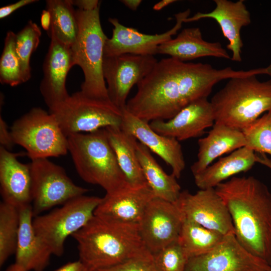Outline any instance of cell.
<instances>
[{
	"instance_id": "cell-30",
	"label": "cell",
	"mask_w": 271,
	"mask_h": 271,
	"mask_svg": "<svg viewBox=\"0 0 271 271\" xmlns=\"http://www.w3.org/2000/svg\"><path fill=\"white\" fill-rule=\"evenodd\" d=\"M20 228V211L16 207L0 204V266L16 252Z\"/></svg>"
},
{
	"instance_id": "cell-18",
	"label": "cell",
	"mask_w": 271,
	"mask_h": 271,
	"mask_svg": "<svg viewBox=\"0 0 271 271\" xmlns=\"http://www.w3.org/2000/svg\"><path fill=\"white\" fill-rule=\"evenodd\" d=\"M122 111L120 128L161 158L171 167L172 174L177 179L180 178L185 168V161L179 141L157 133L150 123L134 116L125 108Z\"/></svg>"
},
{
	"instance_id": "cell-39",
	"label": "cell",
	"mask_w": 271,
	"mask_h": 271,
	"mask_svg": "<svg viewBox=\"0 0 271 271\" xmlns=\"http://www.w3.org/2000/svg\"><path fill=\"white\" fill-rule=\"evenodd\" d=\"M55 271H88L86 266L79 260L68 262Z\"/></svg>"
},
{
	"instance_id": "cell-20",
	"label": "cell",
	"mask_w": 271,
	"mask_h": 271,
	"mask_svg": "<svg viewBox=\"0 0 271 271\" xmlns=\"http://www.w3.org/2000/svg\"><path fill=\"white\" fill-rule=\"evenodd\" d=\"M215 8L209 13L198 12L188 17L184 23L210 18L220 26L223 35L229 42L227 48L232 53L231 59L235 62L242 61L241 49L243 44L240 32L242 27L251 23L250 14L243 0L232 2L229 0H214Z\"/></svg>"
},
{
	"instance_id": "cell-40",
	"label": "cell",
	"mask_w": 271,
	"mask_h": 271,
	"mask_svg": "<svg viewBox=\"0 0 271 271\" xmlns=\"http://www.w3.org/2000/svg\"><path fill=\"white\" fill-rule=\"evenodd\" d=\"M40 21L43 29L48 32L51 27V16L50 13L47 9L42 11Z\"/></svg>"
},
{
	"instance_id": "cell-10",
	"label": "cell",
	"mask_w": 271,
	"mask_h": 271,
	"mask_svg": "<svg viewBox=\"0 0 271 271\" xmlns=\"http://www.w3.org/2000/svg\"><path fill=\"white\" fill-rule=\"evenodd\" d=\"M30 165L34 217L88 191L75 184L63 167L48 158L32 160Z\"/></svg>"
},
{
	"instance_id": "cell-33",
	"label": "cell",
	"mask_w": 271,
	"mask_h": 271,
	"mask_svg": "<svg viewBox=\"0 0 271 271\" xmlns=\"http://www.w3.org/2000/svg\"><path fill=\"white\" fill-rule=\"evenodd\" d=\"M246 147L260 154L271 156V110L242 130Z\"/></svg>"
},
{
	"instance_id": "cell-32",
	"label": "cell",
	"mask_w": 271,
	"mask_h": 271,
	"mask_svg": "<svg viewBox=\"0 0 271 271\" xmlns=\"http://www.w3.org/2000/svg\"><path fill=\"white\" fill-rule=\"evenodd\" d=\"M16 35L7 32L0 59V82L16 86L24 83L20 62L16 51Z\"/></svg>"
},
{
	"instance_id": "cell-24",
	"label": "cell",
	"mask_w": 271,
	"mask_h": 271,
	"mask_svg": "<svg viewBox=\"0 0 271 271\" xmlns=\"http://www.w3.org/2000/svg\"><path fill=\"white\" fill-rule=\"evenodd\" d=\"M197 160L191 166L195 175L211 165L221 156L246 146L242 131L215 123L207 136L198 141Z\"/></svg>"
},
{
	"instance_id": "cell-14",
	"label": "cell",
	"mask_w": 271,
	"mask_h": 271,
	"mask_svg": "<svg viewBox=\"0 0 271 271\" xmlns=\"http://www.w3.org/2000/svg\"><path fill=\"white\" fill-rule=\"evenodd\" d=\"M186 271H271V266L250 253L234 234H230L210 252L189 258Z\"/></svg>"
},
{
	"instance_id": "cell-11",
	"label": "cell",
	"mask_w": 271,
	"mask_h": 271,
	"mask_svg": "<svg viewBox=\"0 0 271 271\" xmlns=\"http://www.w3.org/2000/svg\"><path fill=\"white\" fill-rule=\"evenodd\" d=\"M157 62L152 55L104 56L103 74L110 101L121 110L124 109L131 88L151 72Z\"/></svg>"
},
{
	"instance_id": "cell-5",
	"label": "cell",
	"mask_w": 271,
	"mask_h": 271,
	"mask_svg": "<svg viewBox=\"0 0 271 271\" xmlns=\"http://www.w3.org/2000/svg\"><path fill=\"white\" fill-rule=\"evenodd\" d=\"M68 149L80 177L111 193L129 186L104 128L67 137Z\"/></svg>"
},
{
	"instance_id": "cell-12",
	"label": "cell",
	"mask_w": 271,
	"mask_h": 271,
	"mask_svg": "<svg viewBox=\"0 0 271 271\" xmlns=\"http://www.w3.org/2000/svg\"><path fill=\"white\" fill-rule=\"evenodd\" d=\"M184 219L216 231L223 235L234 234L227 207L215 188L200 189L195 194L181 191L175 202Z\"/></svg>"
},
{
	"instance_id": "cell-34",
	"label": "cell",
	"mask_w": 271,
	"mask_h": 271,
	"mask_svg": "<svg viewBox=\"0 0 271 271\" xmlns=\"http://www.w3.org/2000/svg\"><path fill=\"white\" fill-rule=\"evenodd\" d=\"M158 271H186L188 260L178 239L153 254Z\"/></svg>"
},
{
	"instance_id": "cell-9",
	"label": "cell",
	"mask_w": 271,
	"mask_h": 271,
	"mask_svg": "<svg viewBox=\"0 0 271 271\" xmlns=\"http://www.w3.org/2000/svg\"><path fill=\"white\" fill-rule=\"evenodd\" d=\"M65 135L91 132L108 126L120 127L122 111L109 100L89 97L81 91L49 109Z\"/></svg>"
},
{
	"instance_id": "cell-16",
	"label": "cell",
	"mask_w": 271,
	"mask_h": 271,
	"mask_svg": "<svg viewBox=\"0 0 271 271\" xmlns=\"http://www.w3.org/2000/svg\"><path fill=\"white\" fill-rule=\"evenodd\" d=\"M51 42L43 65L40 91L49 109L69 96L66 82L68 73L75 65L71 47L50 36Z\"/></svg>"
},
{
	"instance_id": "cell-17",
	"label": "cell",
	"mask_w": 271,
	"mask_h": 271,
	"mask_svg": "<svg viewBox=\"0 0 271 271\" xmlns=\"http://www.w3.org/2000/svg\"><path fill=\"white\" fill-rule=\"evenodd\" d=\"M214 123L210 101L201 98L189 104L170 119L154 120L150 125L157 133L181 141L202 136Z\"/></svg>"
},
{
	"instance_id": "cell-2",
	"label": "cell",
	"mask_w": 271,
	"mask_h": 271,
	"mask_svg": "<svg viewBox=\"0 0 271 271\" xmlns=\"http://www.w3.org/2000/svg\"><path fill=\"white\" fill-rule=\"evenodd\" d=\"M215 190L226 204L240 244L271 266V192L253 176L233 177Z\"/></svg>"
},
{
	"instance_id": "cell-8",
	"label": "cell",
	"mask_w": 271,
	"mask_h": 271,
	"mask_svg": "<svg viewBox=\"0 0 271 271\" xmlns=\"http://www.w3.org/2000/svg\"><path fill=\"white\" fill-rule=\"evenodd\" d=\"M10 130L15 144L24 148L31 160L68 152L67 137L56 118L41 108L34 107L16 120Z\"/></svg>"
},
{
	"instance_id": "cell-42",
	"label": "cell",
	"mask_w": 271,
	"mask_h": 271,
	"mask_svg": "<svg viewBox=\"0 0 271 271\" xmlns=\"http://www.w3.org/2000/svg\"><path fill=\"white\" fill-rule=\"evenodd\" d=\"M256 162L271 169V160L268 159L264 154H260V156H257Z\"/></svg>"
},
{
	"instance_id": "cell-25",
	"label": "cell",
	"mask_w": 271,
	"mask_h": 271,
	"mask_svg": "<svg viewBox=\"0 0 271 271\" xmlns=\"http://www.w3.org/2000/svg\"><path fill=\"white\" fill-rule=\"evenodd\" d=\"M256 162L254 152L246 146L242 147L194 175L195 184L200 189L215 188L226 179L249 170Z\"/></svg>"
},
{
	"instance_id": "cell-1",
	"label": "cell",
	"mask_w": 271,
	"mask_h": 271,
	"mask_svg": "<svg viewBox=\"0 0 271 271\" xmlns=\"http://www.w3.org/2000/svg\"><path fill=\"white\" fill-rule=\"evenodd\" d=\"M262 73L260 68L218 69L207 63L164 58L137 84V93L127 100L125 109L149 123L169 120L193 101L207 98L214 86L222 80Z\"/></svg>"
},
{
	"instance_id": "cell-43",
	"label": "cell",
	"mask_w": 271,
	"mask_h": 271,
	"mask_svg": "<svg viewBox=\"0 0 271 271\" xmlns=\"http://www.w3.org/2000/svg\"><path fill=\"white\" fill-rule=\"evenodd\" d=\"M175 2L176 1L175 0H162L156 4L153 7V9L155 11H160Z\"/></svg>"
},
{
	"instance_id": "cell-36",
	"label": "cell",
	"mask_w": 271,
	"mask_h": 271,
	"mask_svg": "<svg viewBox=\"0 0 271 271\" xmlns=\"http://www.w3.org/2000/svg\"><path fill=\"white\" fill-rule=\"evenodd\" d=\"M0 144L1 146L10 151L15 145L11 130L2 115L0 116Z\"/></svg>"
},
{
	"instance_id": "cell-4",
	"label": "cell",
	"mask_w": 271,
	"mask_h": 271,
	"mask_svg": "<svg viewBox=\"0 0 271 271\" xmlns=\"http://www.w3.org/2000/svg\"><path fill=\"white\" fill-rule=\"evenodd\" d=\"M252 75L229 79L212 97L215 123L242 131L271 110V80L260 81Z\"/></svg>"
},
{
	"instance_id": "cell-44",
	"label": "cell",
	"mask_w": 271,
	"mask_h": 271,
	"mask_svg": "<svg viewBox=\"0 0 271 271\" xmlns=\"http://www.w3.org/2000/svg\"><path fill=\"white\" fill-rule=\"evenodd\" d=\"M5 271H27L25 267L21 264L15 262L9 265Z\"/></svg>"
},
{
	"instance_id": "cell-15",
	"label": "cell",
	"mask_w": 271,
	"mask_h": 271,
	"mask_svg": "<svg viewBox=\"0 0 271 271\" xmlns=\"http://www.w3.org/2000/svg\"><path fill=\"white\" fill-rule=\"evenodd\" d=\"M190 10L175 15L176 22L170 30L160 34H146L138 30L122 25L116 18H109L113 26L112 35L106 40L104 56H114L125 54L152 55L157 54L160 45L172 39L181 28L185 19L189 17Z\"/></svg>"
},
{
	"instance_id": "cell-21",
	"label": "cell",
	"mask_w": 271,
	"mask_h": 271,
	"mask_svg": "<svg viewBox=\"0 0 271 271\" xmlns=\"http://www.w3.org/2000/svg\"><path fill=\"white\" fill-rule=\"evenodd\" d=\"M23 153H12L0 147V191L3 201L19 209L31 204L30 165L20 162Z\"/></svg>"
},
{
	"instance_id": "cell-3",
	"label": "cell",
	"mask_w": 271,
	"mask_h": 271,
	"mask_svg": "<svg viewBox=\"0 0 271 271\" xmlns=\"http://www.w3.org/2000/svg\"><path fill=\"white\" fill-rule=\"evenodd\" d=\"M79 260L88 271L109 267L134 258L153 259L141 237L139 224L95 215L71 236Z\"/></svg>"
},
{
	"instance_id": "cell-19",
	"label": "cell",
	"mask_w": 271,
	"mask_h": 271,
	"mask_svg": "<svg viewBox=\"0 0 271 271\" xmlns=\"http://www.w3.org/2000/svg\"><path fill=\"white\" fill-rule=\"evenodd\" d=\"M155 198L148 185L128 186L106 193L94 215L118 222L139 224L149 202Z\"/></svg>"
},
{
	"instance_id": "cell-35",
	"label": "cell",
	"mask_w": 271,
	"mask_h": 271,
	"mask_svg": "<svg viewBox=\"0 0 271 271\" xmlns=\"http://www.w3.org/2000/svg\"><path fill=\"white\" fill-rule=\"evenodd\" d=\"M96 271H158L153 259L134 258Z\"/></svg>"
},
{
	"instance_id": "cell-31",
	"label": "cell",
	"mask_w": 271,
	"mask_h": 271,
	"mask_svg": "<svg viewBox=\"0 0 271 271\" xmlns=\"http://www.w3.org/2000/svg\"><path fill=\"white\" fill-rule=\"evenodd\" d=\"M41 36L40 28L32 20L16 35V51L20 62L24 82L31 78L30 58L39 46Z\"/></svg>"
},
{
	"instance_id": "cell-6",
	"label": "cell",
	"mask_w": 271,
	"mask_h": 271,
	"mask_svg": "<svg viewBox=\"0 0 271 271\" xmlns=\"http://www.w3.org/2000/svg\"><path fill=\"white\" fill-rule=\"evenodd\" d=\"M75 11L78 32L71 50L75 65L80 67L84 76L80 91L90 98L109 100L102 69L104 45L108 38L101 27L99 7Z\"/></svg>"
},
{
	"instance_id": "cell-38",
	"label": "cell",
	"mask_w": 271,
	"mask_h": 271,
	"mask_svg": "<svg viewBox=\"0 0 271 271\" xmlns=\"http://www.w3.org/2000/svg\"><path fill=\"white\" fill-rule=\"evenodd\" d=\"M73 6L78 7V9L91 11L99 7L100 2L98 0H71Z\"/></svg>"
},
{
	"instance_id": "cell-41",
	"label": "cell",
	"mask_w": 271,
	"mask_h": 271,
	"mask_svg": "<svg viewBox=\"0 0 271 271\" xmlns=\"http://www.w3.org/2000/svg\"><path fill=\"white\" fill-rule=\"evenodd\" d=\"M121 2L130 10L136 11L142 1L141 0H122Z\"/></svg>"
},
{
	"instance_id": "cell-27",
	"label": "cell",
	"mask_w": 271,
	"mask_h": 271,
	"mask_svg": "<svg viewBox=\"0 0 271 271\" xmlns=\"http://www.w3.org/2000/svg\"><path fill=\"white\" fill-rule=\"evenodd\" d=\"M137 154L147 184L155 198L175 203L181 192L177 178L167 174L158 163L151 151L138 142Z\"/></svg>"
},
{
	"instance_id": "cell-26",
	"label": "cell",
	"mask_w": 271,
	"mask_h": 271,
	"mask_svg": "<svg viewBox=\"0 0 271 271\" xmlns=\"http://www.w3.org/2000/svg\"><path fill=\"white\" fill-rule=\"evenodd\" d=\"M105 129L128 184L131 187L148 185L137 154V139L120 127L108 126Z\"/></svg>"
},
{
	"instance_id": "cell-7",
	"label": "cell",
	"mask_w": 271,
	"mask_h": 271,
	"mask_svg": "<svg viewBox=\"0 0 271 271\" xmlns=\"http://www.w3.org/2000/svg\"><path fill=\"white\" fill-rule=\"evenodd\" d=\"M102 198L83 195L73 198L50 212L35 216L33 226L37 236L52 255L61 256L66 238L93 217Z\"/></svg>"
},
{
	"instance_id": "cell-23",
	"label": "cell",
	"mask_w": 271,
	"mask_h": 271,
	"mask_svg": "<svg viewBox=\"0 0 271 271\" xmlns=\"http://www.w3.org/2000/svg\"><path fill=\"white\" fill-rule=\"evenodd\" d=\"M157 54L168 55L182 61L207 56L231 59L220 42L205 41L199 28L183 29L175 38L160 45Z\"/></svg>"
},
{
	"instance_id": "cell-28",
	"label": "cell",
	"mask_w": 271,
	"mask_h": 271,
	"mask_svg": "<svg viewBox=\"0 0 271 271\" xmlns=\"http://www.w3.org/2000/svg\"><path fill=\"white\" fill-rule=\"evenodd\" d=\"M224 236L216 231L184 219L178 240L189 259L210 252Z\"/></svg>"
},
{
	"instance_id": "cell-29",
	"label": "cell",
	"mask_w": 271,
	"mask_h": 271,
	"mask_svg": "<svg viewBox=\"0 0 271 271\" xmlns=\"http://www.w3.org/2000/svg\"><path fill=\"white\" fill-rule=\"evenodd\" d=\"M46 4V9L51 16L49 36H54L62 43L71 47L78 32L76 11L71 0H47Z\"/></svg>"
},
{
	"instance_id": "cell-22",
	"label": "cell",
	"mask_w": 271,
	"mask_h": 271,
	"mask_svg": "<svg viewBox=\"0 0 271 271\" xmlns=\"http://www.w3.org/2000/svg\"><path fill=\"white\" fill-rule=\"evenodd\" d=\"M20 228L16 250V262L27 271H44L52 255L37 236L33 226L32 206L19 209Z\"/></svg>"
},
{
	"instance_id": "cell-13",
	"label": "cell",
	"mask_w": 271,
	"mask_h": 271,
	"mask_svg": "<svg viewBox=\"0 0 271 271\" xmlns=\"http://www.w3.org/2000/svg\"><path fill=\"white\" fill-rule=\"evenodd\" d=\"M184 217L175 203L154 198L139 224L142 240L154 254L178 239Z\"/></svg>"
},
{
	"instance_id": "cell-37",
	"label": "cell",
	"mask_w": 271,
	"mask_h": 271,
	"mask_svg": "<svg viewBox=\"0 0 271 271\" xmlns=\"http://www.w3.org/2000/svg\"><path fill=\"white\" fill-rule=\"evenodd\" d=\"M37 1L36 0H21L15 3L3 7L0 9V19H4L20 8Z\"/></svg>"
}]
</instances>
